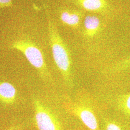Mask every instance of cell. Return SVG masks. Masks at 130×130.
Returning a JSON list of instances; mask_svg holds the SVG:
<instances>
[{
    "mask_svg": "<svg viewBox=\"0 0 130 130\" xmlns=\"http://www.w3.org/2000/svg\"><path fill=\"white\" fill-rule=\"evenodd\" d=\"M46 9L50 44L53 58L65 84L69 88L74 85L71 56L69 48Z\"/></svg>",
    "mask_w": 130,
    "mask_h": 130,
    "instance_id": "obj_1",
    "label": "cell"
},
{
    "mask_svg": "<svg viewBox=\"0 0 130 130\" xmlns=\"http://www.w3.org/2000/svg\"><path fill=\"white\" fill-rule=\"evenodd\" d=\"M10 48L22 53L28 62L37 72L42 80L47 83L53 81L43 54L39 47L29 39H24L14 41Z\"/></svg>",
    "mask_w": 130,
    "mask_h": 130,
    "instance_id": "obj_2",
    "label": "cell"
},
{
    "mask_svg": "<svg viewBox=\"0 0 130 130\" xmlns=\"http://www.w3.org/2000/svg\"><path fill=\"white\" fill-rule=\"evenodd\" d=\"M35 121L38 130H63L53 112L35 95L32 97Z\"/></svg>",
    "mask_w": 130,
    "mask_h": 130,
    "instance_id": "obj_3",
    "label": "cell"
},
{
    "mask_svg": "<svg viewBox=\"0 0 130 130\" xmlns=\"http://www.w3.org/2000/svg\"><path fill=\"white\" fill-rule=\"evenodd\" d=\"M65 108L69 114L78 118L89 130H100L94 112L88 104L70 101L65 103Z\"/></svg>",
    "mask_w": 130,
    "mask_h": 130,
    "instance_id": "obj_4",
    "label": "cell"
},
{
    "mask_svg": "<svg viewBox=\"0 0 130 130\" xmlns=\"http://www.w3.org/2000/svg\"><path fill=\"white\" fill-rule=\"evenodd\" d=\"M17 98L15 87L6 81L0 82V103L5 107L14 104Z\"/></svg>",
    "mask_w": 130,
    "mask_h": 130,
    "instance_id": "obj_5",
    "label": "cell"
},
{
    "mask_svg": "<svg viewBox=\"0 0 130 130\" xmlns=\"http://www.w3.org/2000/svg\"><path fill=\"white\" fill-rule=\"evenodd\" d=\"M84 34L86 37L93 38L99 32L100 28V21L99 18L95 15H87L84 22Z\"/></svg>",
    "mask_w": 130,
    "mask_h": 130,
    "instance_id": "obj_6",
    "label": "cell"
},
{
    "mask_svg": "<svg viewBox=\"0 0 130 130\" xmlns=\"http://www.w3.org/2000/svg\"><path fill=\"white\" fill-rule=\"evenodd\" d=\"M77 3L84 9L89 11L104 12L108 8L107 0H77Z\"/></svg>",
    "mask_w": 130,
    "mask_h": 130,
    "instance_id": "obj_7",
    "label": "cell"
},
{
    "mask_svg": "<svg viewBox=\"0 0 130 130\" xmlns=\"http://www.w3.org/2000/svg\"><path fill=\"white\" fill-rule=\"evenodd\" d=\"M60 16L64 23L72 27L78 26L81 19V13L77 11L65 10L61 13Z\"/></svg>",
    "mask_w": 130,
    "mask_h": 130,
    "instance_id": "obj_8",
    "label": "cell"
},
{
    "mask_svg": "<svg viewBox=\"0 0 130 130\" xmlns=\"http://www.w3.org/2000/svg\"><path fill=\"white\" fill-rule=\"evenodd\" d=\"M117 103L121 111L130 117V93L120 95L117 98Z\"/></svg>",
    "mask_w": 130,
    "mask_h": 130,
    "instance_id": "obj_9",
    "label": "cell"
},
{
    "mask_svg": "<svg viewBox=\"0 0 130 130\" xmlns=\"http://www.w3.org/2000/svg\"><path fill=\"white\" fill-rule=\"evenodd\" d=\"M130 69V56L123 60L117 63L112 67V71L117 72Z\"/></svg>",
    "mask_w": 130,
    "mask_h": 130,
    "instance_id": "obj_10",
    "label": "cell"
},
{
    "mask_svg": "<svg viewBox=\"0 0 130 130\" xmlns=\"http://www.w3.org/2000/svg\"><path fill=\"white\" fill-rule=\"evenodd\" d=\"M106 130H122V129L116 122L108 121L106 123Z\"/></svg>",
    "mask_w": 130,
    "mask_h": 130,
    "instance_id": "obj_11",
    "label": "cell"
},
{
    "mask_svg": "<svg viewBox=\"0 0 130 130\" xmlns=\"http://www.w3.org/2000/svg\"><path fill=\"white\" fill-rule=\"evenodd\" d=\"M12 5V0H0V8L11 7Z\"/></svg>",
    "mask_w": 130,
    "mask_h": 130,
    "instance_id": "obj_12",
    "label": "cell"
},
{
    "mask_svg": "<svg viewBox=\"0 0 130 130\" xmlns=\"http://www.w3.org/2000/svg\"><path fill=\"white\" fill-rule=\"evenodd\" d=\"M23 128L22 125H17L11 127L9 129L6 130H21Z\"/></svg>",
    "mask_w": 130,
    "mask_h": 130,
    "instance_id": "obj_13",
    "label": "cell"
}]
</instances>
